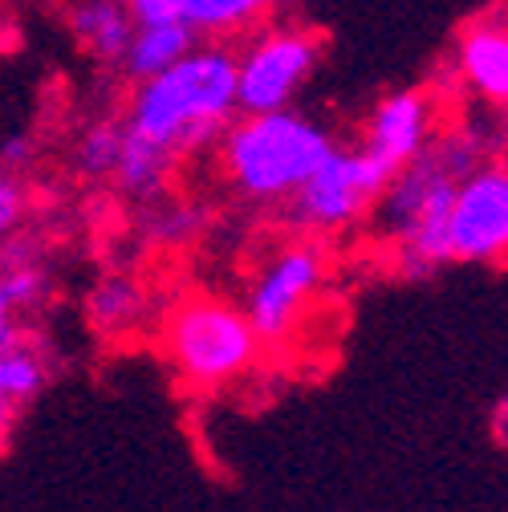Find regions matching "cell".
<instances>
[{"instance_id":"obj_7","label":"cell","mask_w":508,"mask_h":512,"mask_svg":"<svg viewBox=\"0 0 508 512\" xmlns=\"http://www.w3.org/2000/svg\"><path fill=\"white\" fill-rule=\"evenodd\" d=\"M326 285V252L313 240L285 244L261 265V273L252 277L248 297H244V317L252 322L261 342H285L317 297V289Z\"/></svg>"},{"instance_id":"obj_8","label":"cell","mask_w":508,"mask_h":512,"mask_svg":"<svg viewBox=\"0 0 508 512\" xmlns=\"http://www.w3.org/2000/svg\"><path fill=\"white\" fill-rule=\"evenodd\" d=\"M452 261L492 265L508 256V167H472L452 196L448 212Z\"/></svg>"},{"instance_id":"obj_17","label":"cell","mask_w":508,"mask_h":512,"mask_svg":"<svg viewBox=\"0 0 508 512\" xmlns=\"http://www.w3.org/2000/svg\"><path fill=\"white\" fill-rule=\"evenodd\" d=\"M143 208H147L143 212V232L155 244H187V240H196L208 224V212L200 204H183V200L167 204V196H163V200L143 204Z\"/></svg>"},{"instance_id":"obj_13","label":"cell","mask_w":508,"mask_h":512,"mask_svg":"<svg viewBox=\"0 0 508 512\" xmlns=\"http://www.w3.org/2000/svg\"><path fill=\"white\" fill-rule=\"evenodd\" d=\"M281 13V0H183V21L200 41H240Z\"/></svg>"},{"instance_id":"obj_21","label":"cell","mask_w":508,"mask_h":512,"mask_svg":"<svg viewBox=\"0 0 508 512\" xmlns=\"http://www.w3.org/2000/svg\"><path fill=\"white\" fill-rule=\"evenodd\" d=\"M37 159V143L33 135H9L0 143V171H13V175H25Z\"/></svg>"},{"instance_id":"obj_5","label":"cell","mask_w":508,"mask_h":512,"mask_svg":"<svg viewBox=\"0 0 508 512\" xmlns=\"http://www.w3.org/2000/svg\"><path fill=\"white\" fill-rule=\"evenodd\" d=\"M236 53V106L240 114L285 110L313 78L322 61V37L297 21L261 25Z\"/></svg>"},{"instance_id":"obj_22","label":"cell","mask_w":508,"mask_h":512,"mask_svg":"<svg viewBox=\"0 0 508 512\" xmlns=\"http://www.w3.org/2000/svg\"><path fill=\"white\" fill-rule=\"evenodd\" d=\"M17 313H21V305L13 301V293H9L5 277H0V350H5V346H13V342H21Z\"/></svg>"},{"instance_id":"obj_10","label":"cell","mask_w":508,"mask_h":512,"mask_svg":"<svg viewBox=\"0 0 508 512\" xmlns=\"http://www.w3.org/2000/svg\"><path fill=\"white\" fill-rule=\"evenodd\" d=\"M456 74L488 106L508 110V17H480L456 37Z\"/></svg>"},{"instance_id":"obj_20","label":"cell","mask_w":508,"mask_h":512,"mask_svg":"<svg viewBox=\"0 0 508 512\" xmlns=\"http://www.w3.org/2000/svg\"><path fill=\"white\" fill-rule=\"evenodd\" d=\"M135 25H175L183 21V0H126Z\"/></svg>"},{"instance_id":"obj_11","label":"cell","mask_w":508,"mask_h":512,"mask_svg":"<svg viewBox=\"0 0 508 512\" xmlns=\"http://www.w3.org/2000/svg\"><path fill=\"white\" fill-rule=\"evenodd\" d=\"M66 29L86 49L90 61L118 70L126 45H131L135 21L126 13V0H70Z\"/></svg>"},{"instance_id":"obj_1","label":"cell","mask_w":508,"mask_h":512,"mask_svg":"<svg viewBox=\"0 0 508 512\" xmlns=\"http://www.w3.org/2000/svg\"><path fill=\"white\" fill-rule=\"evenodd\" d=\"M236 106V53L224 41H196L175 66L135 82L126 102V131H135L171 155H196L212 147Z\"/></svg>"},{"instance_id":"obj_18","label":"cell","mask_w":508,"mask_h":512,"mask_svg":"<svg viewBox=\"0 0 508 512\" xmlns=\"http://www.w3.org/2000/svg\"><path fill=\"white\" fill-rule=\"evenodd\" d=\"M45 378H49L45 374V358L33 346L13 342V346L0 350V387H5V395L13 399V407L37 399L41 387H45Z\"/></svg>"},{"instance_id":"obj_6","label":"cell","mask_w":508,"mask_h":512,"mask_svg":"<svg viewBox=\"0 0 508 512\" xmlns=\"http://www.w3.org/2000/svg\"><path fill=\"white\" fill-rule=\"evenodd\" d=\"M391 175L395 171L378 163L362 143L334 147L322 167L297 187V196L289 200V216L305 232H346L374 212Z\"/></svg>"},{"instance_id":"obj_24","label":"cell","mask_w":508,"mask_h":512,"mask_svg":"<svg viewBox=\"0 0 508 512\" xmlns=\"http://www.w3.org/2000/svg\"><path fill=\"white\" fill-rule=\"evenodd\" d=\"M13 411H17V407H13V399L5 395V387H0V427L9 423V415H13Z\"/></svg>"},{"instance_id":"obj_3","label":"cell","mask_w":508,"mask_h":512,"mask_svg":"<svg viewBox=\"0 0 508 512\" xmlns=\"http://www.w3.org/2000/svg\"><path fill=\"white\" fill-rule=\"evenodd\" d=\"M216 159L224 183L248 204H289L297 187L322 167V159L338 147V139L317 118L285 106L240 114L216 139Z\"/></svg>"},{"instance_id":"obj_19","label":"cell","mask_w":508,"mask_h":512,"mask_svg":"<svg viewBox=\"0 0 508 512\" xmlns=\"http://www.w3.org/2000/svg\"><path fill=\"white\" fill-rule=\"evenodd\" d=\"M29 212V191L21 183V175L0 171V244H13L21 224Z\"/></svg>"},{"instance_id":"obj_12","label":"cell","mask_w":508,"mask_h":512,"mask_svg":"<svg viewBox=\"0 0 508 512\" xmlns=\"http://www.w3.org/2000/svg\"><path fill=\"white\" fill-rule=\"evenodd\" d=\"M175 167H179V155H171L167 147L126 131L122 135V151H118V163L110 171V183L118 187V196L135 200V204H155L167 196V187L175 179Z\"/></svg>"},{"instance_id":"obj_2","label":"cell","mask_w":508,"mask_h":512,"mask_svg":"<svg viewBox=\"0 0 508 512\" xmlns=\"http://www.w3.org/2000/svg\"><path fill=\"white\" fill-rule=\"evenodd\" d=\"M480 167V143L472 131H452L431 139L411 163H403L383 196L374 204L378 232H383L399 252V273L407 281H423L452 265L448 244V212L456 183Z\"/></svg>"},{"instance_id":"obj_9","label":"cell","mask_w":508,"mask_h":512,"mask_svg":"<svg viewBox=\"0 0 508 512\" xmlns=\"http://www.w3.org/2000/svg\"><path fill=\"white\" fill-rule=\"evenodd\" d=\"M431 139H435V102L419 86L383 94L370 106V114H366L362 147L378 163H387L391 171L411 163Z\"/></svg>"},{"instance_id":"obj_23","label":"cell","mask_w":508,"mask_h":512,"mask_svg":"<svg viewBox=\"0 0 508 512\" xmlns=\"http://www.w3.org/2000/svg\"><path fill=\"white\" fill-rule=\"evenodd\" d=\"M492 435H496V439L508 447V399L496 407V419H492Z\"/></svg>"},{"instance_id":"obj_15","label":"cell","mask_w":508,"mask_h":512,"mask_svg":"<svg viewBox=\"0 0 508 512\" xmlns=\"http://www.w3.org/2000/svg\"><path fill=\"white\" fill-rule=\"evenodd\" d=\"M200 37L196 29L187 25V21H175V25H135L131 33V45H126L122 61H118V70L126 82H143V78H155L163 74L167 66H175V61L192 49Z\"/></svg>"},{"instance_id":"obj_16","label":"cell","mask_w":508,"mask_h":512,"mask_svg":"<svg viewBox=\"0 0 508 512\" xmlns=\"http://www.w3.org/2000/svg\"><path fill=\"white\" fill-rule=\"evenodd\" d=\"M122 135H126V122H118V118L90 122L86 131L78 135V143H74V167H78V175L90 179V183L110 179V171L118 163V151H122Z\"/></svg>"},{"instance_id":"obj_4","label":"cell","mask_w":508,"mask_h":512,"mask_svg":"<svg viewBox=\"0 0 508 512\" xmlns=\"http://www.w3.org/2000/svg\"><path fill=\"white\" fill-rule=\"evenodd\" d=\"M163 354L183 382L216 391L244 378L261 358V338L244 309L220 297H183L163 317Z\"/></svg>"},{"instance_id":"obj_14","label":"cell","mask_w":508,"mask_h":512,"mask_svg":"<svg viewBox=\"0 0 508 512\" xmlns=\"http://www.w3.org/2000/svg\"><path fill=\"white\" fill-rule=\"evenodd\" d=\"M151 313V297L131 277H106L86 297V322L102 338H126L135 334Z\"/></svg>"}]
</instances>
